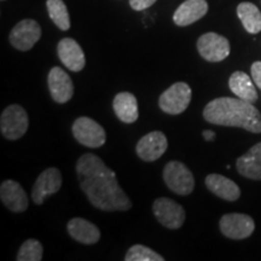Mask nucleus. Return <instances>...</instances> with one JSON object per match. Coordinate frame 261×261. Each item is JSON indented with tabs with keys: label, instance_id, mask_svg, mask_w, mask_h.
<instances>
[{
	"label": "nucleus",
	"instance_id": "obj_1",
	"mask_svg": "<svg viewBox=\"0 0 261 261\" xmlns=\"http://www.w3.org/2000/svg\"><path fill=\"white\" fill-rule=\"evenodd\" d=\"M76 173L80 188L98 210L106 212L128 211L132 202L116 180V175L94 154H85L77 160Z\"/></svg>",
	"mask_w": 261,
	"mask_h": 261
},
{
	"label": "nucleus",
	"instance_id": "obj_2",
	"mask_svg": "<svg viewBox=\"0 0 261 261\" xmlns=\"http://www.w3.org/2000/svg\"><path fill=\"white\" fill-rule=\"evenodd\" d=\"M203 117L213 125L240 127L253 133H261V113L253 103L241 98L220 97L213 99L205 106Z\"/></svg>",
	"mask_w": 261,
	"mask_h": 261
},
{
	"label": "nucleus",
	"instance_id": "obj_3",
	"mask_svg": "<svg viewBox=\"0 0 261 261\" xmlns=\"http://www.w3.org/2000/svg\"><path fill=\"white\" fill-rule=\"evenodd\" d=\"M163 180L169 188V190L177 195L187 196L194 191V175L184 163L179 161H171L165 166Z\"/></svg>",
	"mask_w": 261,
	"mask_h": 261
},
{
	"label": "nucleus",
	"instance_id": "obj_4",
	"mask_svg": "<svg viewBox=\"0 0 261 261\" xmlns=\"http://www.w3.org/2000/svg\"><path fill=\"white\" fill-rule=\"evenodd\" d=\"M191 89L185 83H175L160 96L159 106L169 115H178L188 109L191 102Z\"/></svg>",
	"mask_w": 261,
	"mask_h": 261
},
{
	"label": "nucleus",
	"instance_id": "obj_5",
	"mask_svg": "<svg viewBox=\"0 0 261 261\" xmlns=\"http://www.w3.org/2000/svg\"><path fill=\"white\" fill-rule=\"evenodd\" d=\"M0 129L6 139L17 140L28 129V115L21 106L12 104L6 108L0 117Z\"/></svg>",
	"mask_w": 261,
	"mask_h": 261
},
{
	"label": "nucleus",
	"instance_id": "obj_6",
	"mask_svg": "<svg viewBox=\"0 0 261 261\" xmlns=\"http://www.w3.org/2000/svg\"><path fill=\"white\" fill-rule=\"evenodd\" d=\"M71 129L75 139L87 148H100L106 143V130L90 117L83 116L76 119Z\"/></svg>",
	"mask_w": 261,
	"mask_h": 261
},
{
	"label": "nucleus",
	"instance_id": "obj_7",
	"mask_svg": "<svg viewBox=\"0 0 261 261\" xmlns=\"http://www.w3.org/2000/svg\"><path fill=\"white\" fill-rule=\"evenodd\" d=\"M197 50L208 62H221L230 55V42L217 33H205L197 40Z\"/></svg>",
	"mask_w": 261,
	"mask_h": 261
},
{
	"label": "nucleus",
	"instance_id": "obj_8",
	"mask_svg": "<svg viewBox=\"0 0 261 261\" xmlns=\"http://www.w3.org/2000/svg\"><path fill=\"white\" fill-rule=\"evenodd\" d=\"M152 212L160 224L172 230L181 227L185 221L184 208L171 198H158L152 204Z\"/></svg>",
	"mask_w": 261,
	"mask_h": 261
},
{
	"label": "nucleus",
	"instance_id": "obj_9",
	"mask_svg": "<svg viewBox=\"0 0 261 261\" xmlns=\"http://www.w3.org/2000/svg\"><path fill=\"white\" fill-rule=\"evenodd\" d=\"M41 37V27L34 19H23L18 22L10 33V44L19 51H28Z\"/></svg>",
	"mask_w": 261,
	"mask_h": 261
},
{
	"label": "nucleus",
	"instance_id": "obj_10",
	"mask_svg": "<svg viewBox=\"0 0 261 261\" xmlns=\"http://www.w3.org/2000/svg\"><path fill=\"white\" fill-rule=\"evenodd\" d=\"M255 224L249 215L241 213L225 214L220 219V230L231 240H244L254 232Z\"/></svg>",
	"mask_w": 261,
	"mask_h": 261
},
{
	"label": "nucleus",
	"instance_id": "obj_11",
	"mask_svg": "<svg viewBox=\"0 0 261 261\" xmlns=\"http://www.w3.org/2000/svg\"><path fill=\"white\" fill-rule=\"evenodd\" d=\"M62 187V175L60 169L51 167L45 169L39 175L32 190V198L34 203L41 204L48 196L56 194Z\"/></svg>",
	"mask_w": 261,
	"mask_h": 261
},
{
	"label": "nucleus",
	"instance_id": "obj_12",
	"mask_svg": "<svg viewBox=\"0 0 261 261\" xmlns=\"http://www.w3.org/2000/svg\"><path fill=\"white\" fill-rule=\"evenodd\" d=\"M48 90L55 102L64 104L73 98L74 85L70 76L60 67H54L47 77Z\"/></svg>",
	"mask_w": 261,
	"mask_h": 261
},
{
	"label": "nucleus",
	"instance_id": "obj_13",
	"mask_svg": "<svg viewBox=\"0 0 261 261\" xmlns=\"http://www.w3.org/2000/svg\"><path fill=\"white\" fill-rule=\"evenodd\" d=\"M167 148L168 142L166 136L160 130H154L140 138L137 144L136 151L142 160L146 162H152L161 158Z\"/></svg>",
	"mask_w": 261,
	"mask_h": 261
},
{
	"label": "nucleus",
	"instance_id": "obj_14",
	"mask_svg": "<svg viewBox=\"0 0 261 261\" xmlns=\"http://www.w3.org/2000/svg\"><path fill=\"white\" fill-rule=\"evenodd\" d=\"M57 54L62 63L71 71H81L85 68V54L74 39L64 38L58 42Z\"/></svg>",
	"mask_w": 261,
	"mask_h": 261
},
{
	"label": "nucleus",
	"instance_id": "obj_15",
	"mask_svg": "<svg viewBox=\"0 0 261 261\" xmlns=\"http://www.w3.org/2000/svg\"><path fill=\"white\" fill-rule=\"evenodd\" d=\"M2 202L11 212L21 213L28 208V197L21 185L15 180H5L0 187Z\"/></svg>",
	"mask_w": 261,
	"mask_h": 261
},
{
	"label": "nucleus",
	"instance_id": "obj_16",
	"mask_svg": "<svg viewBox=\"0 0 261 261\" xmlns=\"http://www.w3.org/2000/svg\"><path fill=\"white\" fill-rule=\"evenodd\" d=\"M207 12L208 3L205 0H187L175 10L173 21L179 27H187L201 19Z\"/></svg>",
	"mask_w": 261,
	"mask_h": 261
},
{
	"label": "nucleus",
	"instance_id": "obj_17",
	"mask_svg": "<svg viewBox=\"0 0 261 261\" xmlns=\"http://www.w3.org/2000/svg\"><path fill=\"white\" fill-rule=\"evenodd\" d=\"M68 232L73 240L83 244H94L99 241L100 231L96 225L83 218H73L68 223Z\"/></svg>",
	"mask_w": 261,
	"mask_h": 261
},
{
	"label": "nucleus",
	"instance_id": "obj_18",
	"mask_svg": "<svg viewBox=\"0 0 261 261\" xmlns=\"http://www.w3.org/2000/svg\"><path fill=\"white\" fill-rule=\"evenodd\" d=\"M205 187L218 197L226 201H237L241 196V190L236 182L220 174H210L205 178Z\"/></svg>",
	"mask_w": 261,
	"mask_h": 261
},
{
	"label": "nucleus",
	"instance_id": "obj_19",
	"mask_svg": "<svg viewBox=\"0 0 261 261\" xmlns=\"http://www.w3.org/2000/svg\"><path fill=\"white\" fill-rule=\"evenodd\" d=\"M237 171L248 179L261 180V143H257L237 160Z\"/></svg>",
	"mask_w": 261,
	"mask_h": 261
},
{
	"label": "nucleus",
	"instance_id": "obj_20",
	"mask_svg": "<svg viewBox=\"0 0 261 261\" xmlns=\"http://www.w3.org/2000/svg\"><path fill=\"white\" fill-rule=\"evenodd\" d=\"M114 112L117 119L125 123H133L138 119V102L137 98L129 92H121L116 94L113 102Z\"/></svg>",
	"mask_w": 261,
	"mask_h": 261
},
{
	"label": "nucleus",
	"instance_id": "obj_21",
	"mask_svg": "<svg viewBox=\"0 0 261 261\" xmlns=\"http://www.w3.org/2000/svg\"><path fill=\"white\" fill-rule=\"evenodd\" d=\"M231 92L234 93L237 98L247 100L249 103H254L257 100L256 89L254 86L252 79L248 76V74L243 71H234L228 80Z\"/></svg>",
	"mask_w": 261,
	"mask_h": 261
},
{
	"label": "nucleus",
	"instance_id": "obj_22",
	"mask_svg": "<svg viewBox=\"0 0 261 261\" xmlns=\"http://www.w3.org/2000/svg\"><path fill=\"white\" fill-rule=\"evenodd\" d=\"M237 16L242 22L244 29L250 34L261 32V12L252 3H241L237 6Z\"/></svg>",
	"mask_w": 261,
	"mask_h": 261
},
{
	"label": "nucleus",
	"instance_id": "obj_23",
	"mask_svg": "<svg viewBox=\"0 0 261 261\" xmlns=\"http://www.w3.org/2000/svg\"><path fill=\"white\" fill-rule=\"evenodd\" d=\"M46 8L50 18L61 31H68L70 28V18L67 5L63 0H47Z\"/></svg>",
	"mask_w": 261,
	"mask_h": 261
},
{
	"label": "nucleus",
	"instance_id": "obj_24",
	"mask_svg": "<svg viewBox=\"0 0 261 261\" xmlns=\"http://www.w3.org/2000/svg\"><path fill=\"white\" fill-rule=\"evenodd\" d=\"M126 261H163L165 257L160 255L159 253L154 252L150 248L142 246V244H136L130 247L125 256Z\"/></svg>",
	"mask_w": 261,
	"mask_h": 261
},
{
	"label": "nucleus",
	"instance_id": "obj_25",
	"mask_svg": "<svg viewBox=\"0 0 261 261\" xmlns=\"http://www.w3.org/2000/svg\"><path fill=\"white\" fill-rule=\"evenodd\" d=\"M18 261H40L42 259V246L37 240H28L19 248Z\"/></svg>",
	"mask_w": 261,
	"mask_h": 261
},
{
	"label": "nucleus",
	"instance_id": "obj_26",
	"mask_svg": "<svg viewBox=\"0 0 261 261\" xmlns=\"http://www.w3.org/2000/svg\"><path fill=\"white\" fill-rule=\"evenodd\" d=\"M156 0H129L130 8L136 11H143V10L150 8L151 5H154Z\"/></svg>",
	"mask_w": 261,
	"mask_h": 261
},
{
	"label": "nucleus",
	"instance_id": "obj_27",
	"mask_svg": "<svg viewBox=\"0 0 261 261\" xmlns=\"http://www.w3.org/2000/svg\"><path fill=\"white\" fill-rule=\"evenodd\" d=\"M250 71H252V77L254 84L256 85L257 87L261 90V62L256 61L252 64V68H250Z\"/></svg>",
	"mask_w": 261,
	"mask_h": 261
},
{
	"label": "nucleus",
	"instance_id": "obj_28",
	"mask_svg": "<svg viewBox=\"0 0 261 261\" xmlns=\"http://www.w3.org/2000/svg\"><path fill=\"white\" fill-rule=\"evenodd\" d=\"M202 136H203V138L205 140H208V142H211V140H213L215 138V133L213 132V130H203L202 132Z\"/></svg>",
	"mask_w": 261,
	"mask_h": 261
},
{
	"label": "nucleus",
	"instance_id": "obj_29",
	"mask_svg": "<svg viewBox=\"0 0 261 261\" xmlns=\"http://www.w3.org/2000/svg\"><path fill=\"white\" fill-rule=\"evenodd\" d=\"M2 2H5V0H2Z\"/></svg>",
	"mask_w": 261,
	"mask_h": 261
}]
</instances>
